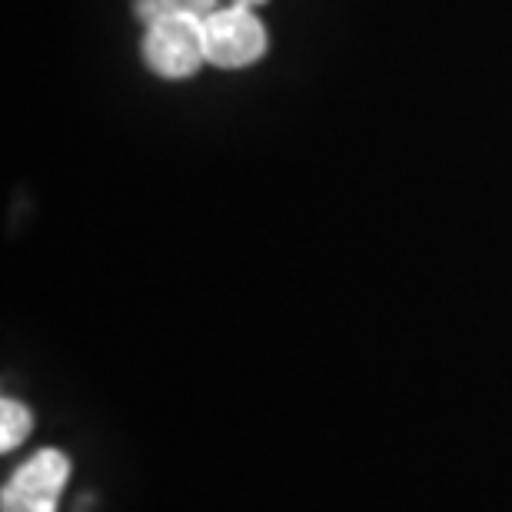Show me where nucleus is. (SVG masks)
<instances>
[{
	"instance_id": "nucleus-1",
	"label": "nucleus",
	"mask_w": 512,
	"mask_h": 512,
	"mask_svg": "<svg viewBox=\"0 0 512 512\" xmlns=\"http://www.w3.org/2000/svg\"><path fill=\"white\" fill-rule=\"evenodd\" d=\"M143 64L163 80H187L207 64L203 20L173 14L143 34Z\"/></svg>"
},
{
	"instance_id": "nucleus-2",
	"label": "nucleus",
	"mask_w": 512,
	"mask_h": 512,
	"mask_svg": "<svg viewBox=\"0 0 512 512\" xmlns=\"http://www.w3.org/2000/svg\"><path fill=\"white\" fill-rule=\"evenodd\" d=\"M203 40H207V64L220 70H243L260 64L266 54V27L247 7H220L217 14L203 20Z\"/></svg>"
},
{
	"instance_id": "nucleus-3",
	"label": "nucleus",
	"mask_w": 512,
	"mask_h": 512,
	"mask_svg": "<svg viewBox=\"0 0 512 512\" xmlns=\"http://www.w3.org/2000/svg\"><path fill=\"white\" fill-rule=\"evenodd\" d=\"M70 479V459L60 449H40L24 459L0 489V512H57Z\"/></svg>"
},
{
	"instance_id": "nucleus-4",
	"label": "nucleus",
	"mask_w": 512,
	"mask_h": 512,
	"mask_svg": "<svg viewBox=\"0 0 512 512\" xmlns=\"http://www.w3.org/2000/svg\"><path fill=\"white\" fill-rule=\"evenodd\" d=\"M30 429H34L30 409L20 403V399H10V396L0 399V449H4V453L17 449L30 436Z\"/></svg>"
},
{
	"instance_id": "nucleus-5",
	"label": "nucleus",
	"mask_w": 512,
	"mask_h": 512,
	"mask_svg": "<svg viewBox=\"0 0 512 512\" xmlns=\"http://www.w3.org/2000/svg\"><path fill=\"white\" fill-rule=\"evenodd\" d=\"M133 14L143 27H153L177 14V0H133Z\"/></svg>"
},
{
	"instance_id": "nucleus-6",
	"label": "nucleus",
	"mask_w": 512,
	"mask_h": 512,
	"mask_svg": "<svg viewBox=\"0 0 512 512\" xmlns=\"http://www.w3.org/2000/svg\"><path fill=\"white\" fill-rule=\"evenodd\" d=\"M220 4L217 0H177V14L193 17V20H207L210 14H217Z\"/></svg>"
},
{
	"instance_id": "nucleus-7",
	"label": "nucleus",
	"mask_w": 512,
	"mask_h": 512,
	"mask_svg": "<svg viewBox=\"0 0 512 512\" xmlns=\"http://www.w3.org/2000/svg\"><path fill=\"white\" fill-rule=\"evenodd\" d=\"M237 7H247V10H256V7H263L266 0H233Z\"/></svg>"
}]
</instances>
